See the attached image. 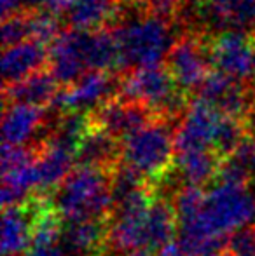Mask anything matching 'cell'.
Here are the masks:
<instances>
[{
    "mask_svg": "<svg viewBox=\"0 0 255 256\" xmlns=\"http://www.w3.org/2000/svg\"><path fill=\"white\" fill-rule=\"evenodd\" d=\"M250 37H252V61H253V84H255V37L252 34H250Z\"/></svg>",
    "mask_w": 255,
    "mask_h": 256,
    "instance_id": "cell-23",
    "label": "cell"
},
{
    "mask_svg": "<svg viewBox=\"0 0 255 256\" xmlns=\"http://www.w3.org/2000/svg\"><path fill=\"white\" fill-rule=\"evenodd\" d=\"M60 91L58 82L49 70H41L32 74L30 77L6 84L2 89L4 106L9 104H28V106H49L56 92Z\"/></svg>",
    "mask_w": 255,
    "mask_h": 256,
    "instance_id": "cell-9",
    "label": "cell"
},
{
    "mask_svg": "<svg viewBox=\"0 0 255 256\" xmlns=\"http://www.w3.org/2000/svg\"><path fill=\"white\" fill-rule=\"evenodd\" d=\"M21 10V2L20 0H2V18H7L11 14Z\"/></svg>",
    "mask_w": 255,
    "mask_h": 256,
    "instance_id": "cell-21",
    "label": "cell"
},
{
    "mask_svg": "<svg viewBox=\"0 0 255 256\" xmlns=\"http://www.w3.org/2000/svg\"><path fill=\"white\" fill-rule=\"evenodd\" d=\"M246 136H248V132H246V128L241 118L224 117L222 115L217 128H215L213 140H211V150L224 162L239 148V145L245 142Z\"/></svg>",
    "mask_w": 255,
    "mask_h": 256,
    "instance_id": "cell-14",
    "label": "cell"
},
{
    "mask_svg": "<svg viewBox=\"0 0 255 256\" xmlns=\"http://www.w3.org/2000/svg\"><path fill=\"white\" fill-rule=\"evenodd\" d=\"M27 256H68L62 246H49V248H32L28 250Z\"/></svg>",
    "mask_w": 255,
    "mask_h": 256,
    "instance_id": "cell-20",
    "label": "cell"
},
{
    "mask_svg": "<svg viewBox=\"0 0 255 256\" xmlns=\"http://www.w3.org/2000/svg\"><path fill=\"white\" fill-rule=\"evenodd\" d=\"M30 23V38L41 46H51L60 37V18L48 9H28Z\"/></svg>",
    "mask_w": 255,
    "mask_h": 256,
    "instance_id": "cell-15",
    "label": "cell"
},
{
    "mask_svg": "<svg viewBox=\"0 0 255 256\" xmlns=\"http://www.w3.org/2000/svg\"><path fill=\"white\" fill-rule=\"evenodd\" d=\"M49 66V51L34 40L23 42L14 48L4 49L2 54V78L4 86L16 84L30 77L35 72Z\"/></svg>",
    "mask_w": 255,
    "mask_h": 256,
    "instance_id": "cell-8",
    "label": "cell"
},
{
    "mask_svg": "<svg viewBox=\"0 0 255 256\" xmlns=\"http://www.w3.org/2000/svg\"><path fill=\"white\" fill-rule=\"evenodd\" d=\"M48 110L28 104H9L4 106L2 134L4 145L25 146V143L35 136L46 126Z\"/></svg>",
    "mask_w": 255,
    "mask_h": 256,
    "instance_id": "cell-10",
    "label": "cell"
},
{
    "mask_svg": "<svg viewBox=\"0 0 255 256\" xmlns=\"http://www.w3.org/2000/svg\"><path fill=\"white\" fill-rule=\"evenodd\" d=\"M238 82L239 80L222 74V72L211 70L210 74L206 75V78L201 82L199 88L196 89V94H197L196 98L204 103H208V104H211V106L215 108V104L220 102V100L224 98V96L227 94Z\"/></svg>",
    "mask_w": 255,
    "mask_h": 256,
    "instance_id": "cell-16",
    "label": "cell"
},
{
    "mask_svg": "<svg viewBox=\"0 0 255 256\" xmlns=\"http://www.w3.org/2000/svg\"><path fill=\"white\" fill-rule=\"evenodd\" d=\"M49 206L42 196H35L21 206L4 208L2 256H23L32 244V230L37 216Z\"/></svg>",
    "mask_w": 255,
    "mask_h": 256,
    "instance_id": "cell-5",
    "label": "cell"
},
{
    "mask_svg": "<svg viewBox=\"0 0 255 256\" xmlns=\"http://www.w3.org/2000/svg\"><path fill=\"white\" fill-rule=\"evenodd\" d=\"M109 220H82L65 223L62 248L68 256H105Z\"/></svg>",
    "mask_w": 255,
    "mask_h": 256,
    "instance_id": "cell-7",
    "label": "cell"
},
{
    "mask_svg": "<svg viewBox=\"0 0 255 256\" xmlns=\"http://www.w3.org/2000/svg\"><path fill=\"white\" fill-rule=\"evenodd\" d=\"M114 172L77 166L55 190L53 209L62 222L109 220L114 209Z\"/></svg>",
    "mask_w": 255,
    "mask_h": 256,
    "instance_id": "cell-1",
    "label": "cell"
},
{
    "mask_svg": "<svg viewBox=\"0 0 255 256\" xmlns=\"http://www.w3.org/2000/svg\"><path fill=\"white\" fill-rule=\"evenodd\" d=\"M213 256H224V254H213Z\"/></svg>",
    "mask_w": 255,
    "mask_h": 256,
    "instance_id": "cell-25",
    "label": "cell"
},
{
    "mask_svg": "<svg viewBox=\"0 0 255 256\" xmlns=\"http://www.w3.org/2000/svg\"><path fill=\"white\" fill-rule=\"evenodd\" d=\"M173 122L154 120L145 129L135 132L121 143V166L156 186L171 172L175 162Z\"/></svg>",
    "mask_w": 255,
    "mask_h": 256,
    "instance_id": "cell-3",
    "label": "cell"
},
{
    "mask_svg": "<svg viewBox=\"0 0 255 256\" xmlns=\"http://www.w3.org/2000/svg\"><path fill=\"white\" fill-rule=\"evenodd\" d=\"M224 250L225 256H255V225H246L231 234Z\"/></svg>",
    "mask_w": 255,
    "mask_h": 256,
    "instance_id": "cell-19",
    "label": "cell"
},
{
    "mask_svg": "<svg viewBox=\"0 0 255 256\" xmlns=\"http://www.w3.org/2000/svg\"><path fill=\"white\" fill-rule=\"evenodd\" d=\"M75 162L84 168L114 172L121 164V142L105 131L89 128L79 145Z\"/></svg>",
    "mask_w": 255,
    "mask_h": 256,
    "instance_id": "cell-11",
    "label": "cell"
},
{
    "mask_svg": "<svg viewBox=\"0 0 255 256\" xmlns=\"http://www.w3.org/2000/svg\"><path fill=\"white\" fill-rule=\"evenodd\" d=\"M21 2V9H39L41 6L46 7V4L49 0H20Z\"/></svg>",
    "mask_w": 255,
    "mask_h": 256,
    "instance_id": "cell-22",
    "label": "cell"
},
{
    "mask_svg": "<svg viewBox=\"0 0 255 256\" xmlns=\"http://www.w3.org/2000/svg\"><path fill=\"white\" fill-rule=\"evenodd\" d=\"M30 37V23H28V9L2 18V46L4 49L23 44L25 38Z\"/></svg>",
    "mask_w": 255,
    "mask_h": 256,
    "instance_id": "cell-17",
    "label": "cell"
},
{
    "mask_svg": "<svg viewBox=\"0 0 255 256\" xmlns=\"http://www.w3.org/2000/svg\"><path fill=\"white\" fill-rule=\"evenodd\" d=\"M187 0H142L147 16L157 18L168 24H175Z\"/></svg>",
    "mask_w": 255,
    "mask_h": 256,
    "instance_id": "cell-18",
    "label": "cell"
},
{
    "mask_svg": "<svg viewBox=\"0 0 255 256\" xmlns=\"http://www.w3.org/2000/svg\"><path fill=\"white\" fill-rule=\"evenodd\" d=\"M170 26L171 24L157 18L140 16L119 21L107 28L112 34L119 51L114 74L123 75L135 68L161 64L163 58L166 60V54L173 46Z\"/></svg>",
    "mask_w": 255,
    "mask_h": 256,
    "instance_id": "cell-2",
    "label": "cell"
},
{
    "mask_svg": "<svg viewBox=\"0 0 255 256\" xmlns=\"http://www.w3.org/2000/svg\"><path fill=\"white\" fill-rule=\"evenodd\" d=\"M252 176L255 178V146H253V155H252Z\"/></svg>",
    "mask_w": 255,
    "mask_h": 256,
    "instance_id": "cell-24",
    "label": "cell"
},
{
    "mask_svg": "<svg viewBox=\"0 0 255 256\" xmlns=\"http://www.w3.org/2000/svg\"><path fill=\"white\" fill-rule=\"evenodd\" d=\"M220 164L222 160L210 148L175 155L178 180H182L184 185L199 186V188L206 183L215 182Z\"/></svg>",
    "mask_w": 255,
    "mask_h": 256,
    "instance_id": "cell-12",
    "label": "cell"
},
{
    "mask_svg": "<svg viewBox=\"0 0 255 256\" xmlns=\"http://www.w3.org/2000/svg\"><path fill=\"white\" fill-rule=\"evenodd\" d=\"M222 115L211 104L194 98L175 131V155L211 150V140Z\"/></svg>",
    "mask_w": 255,
    "mask_h": 256,
    "instance_id": "cell-6",
    "label": "cell"
},
{
    "mask_svg": "<svg viewBox=\"0 0 255 256\" xmlns=\"http://www.w3.org/2000/svg\"><path fill=\"white\" fill-rule=\"evenodd\" d=\"M210 34L178 35L166 54V68L175 84L184 91H196L211 72Z\"/></svg>",
    "mask_w": 255,
    "mask_h": 256,
    "instance_id": "cell-4",
    "label": "cell"
},
{
    "mask_svg": "<svg viewBox=\"0 0 255 256\" xmlns=\"http://www.w3.org/2000/svg\"><path fill=\"white\" fill-rule=\"evenodd\" d=\"M112 14L114 0H77L68 12V23L75 30H100L110 23Z\"/></svg>",
    "mask_w": 255,
    "mask_h": 256,
    "instance_id": "cell-13",
    "label": "cell"
}]
</instances>
